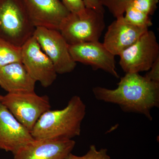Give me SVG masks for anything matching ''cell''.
<instances>
[{
  "label": "cell",
  "mask_w": 159,
  "mask_h": 159,
  "mask_svg": "<svg viewBox=\"0 0 159 159\" xmlns=\"http://www.w3.org/2000/svg\"><path fill=\"white\" fill-rule=\"evenodd\" d=\"M97 100L117 104L125 112L142 114L152 120L151 111L159 105V82L139 73H127L114 89L96 87L93 89Z\"/></svg>",
  "instance_id": "obj_1"
},
{
  "label": "cell",
  "mask_w": 159,
  "mask_h": 159,
  "mask_svg": "<svg viewBox=\"0 0 159 159\" xmlns=\"http://www.w3.org/2000/svg\"><path fill=\"white\" fill-rule=\"evenodd\" d=\"M86 111L80 97L74 96L64 108L44 113L31 130V135L35 140L72 139L78 136Z\"/></svg>",
  "instance_id": "obj_2"
},
{
  "label": "cell",
  "mask_w": 159,
  "mask_h": 159,
  "mask_svg": "<svg viewBox=\"0 0 159 159\" xmlns=\"http://www.w3.org/2000/svg\"><path fill=\"white\" fill-rule=\"evenodd\" d=\"M35 29L23 0H0V38L21 48Z\"/></svg>",
  "instance_id": "obj_3"
},
{
  "label": "cell",
  "mask_w": 159,
  "mask_h": 159,
  "mask_svg": "<svg viewBox=\"0 0 159 159\" xmlns=\"http://www.w3.org/2000/svg\"><path fill=\"white\" fill-rule=\"evenodd\" d=\"M104 15L90 9L84 17L70 13L59 31L69 45L99 41L105 28Z\"/></svg>",
  "instance_id": "obj_4"
},
{
  "label": "cell",
  "mask_w": 159,
  "mask_h": 159,
  "mask_svg": "<svg viewBox=\"0 0 159 159\" xmlns=\"http://www.w3.org/2000/svg\"><path fill=\"white\" fill-rule=\"evenodd\" d=\"M1 102L30 132L41 116L51 108L48 97L39 96L34 91L8 93Z\"/></svg>",
  "instance_id": "obj_5"
},
{
  "label": "cell",
  "mask_w": 159,
  "mask_h": 159,
  "mask_svg": "<svg viewBox=\"0 0 159 159\" xmlns=\"http://www.w3.org/2000/svg\"><path fill=\"white\" fill-rule=\"evenodd\" d=\"M119 56V64L126 74L148 71L159 58V45L154 32L148 30Z\"/></svg>",
  "instance_id": "obj_6"
},
{
  "label": "cell",
  "mask_w": 159,
  "mask_h": 159,
  "mask_svg": "<svg viewBox=\"0 0 159 159\" xmlns=\"http://www.w3.org/2000/svg\"><path fill=\"white\" fill-rule=\"evenodd\" d=\"M33 36L53 63L57 74H67L74 71L77 63L71 57L69 44L59 31L37 27Z\"/></svg>",
  "instance_id": "obj_7"
},
{
  "label": "cell",
  "mask_w": 159,
  "mask_h": 159,
  "mask_svg": "<svg viewBox=\"0 0 159 159\" xmlns=\"http://www.w3.org/2000/svg\"><path fill=\"white\" fill-rule=\"evenodd\" d=\"M21 62L31 77L44 87L52 85L57 78L53 63L33 35L22 46Z\"/></svg>",
  "instance_id": "obj_8"
},
{
  "label": "cell",
  "mask_w": 159,
  "mask_h": 159,
  "mask_svg": "<svg viewBox=\"0 0 159 159\" xmlns=\"http://www.w3.org/2000/svg\"><path fill=\"white\" fill-rule=\"evenodd\" d=\"M69 49L71 57L76 63L90 66L94 70H102L116 78H119L116 56L99 41L69 45Z\"/></svg>",
  "instance_id": "obj_9"
},
{
  "label": "cell",
  "mask_w": 159,
  "mask_h": 159,
  "mask_svg": "<svg viewBox=\"0 0 159 159\" xmlns=\"http://www.w3.org/2000/svg\"><path fill=\"white\" fill-rule=\"evenodd\" d=\"M31 22L35 28L59 31L70 12L60 0H23Z\"/></svg>",
  "instance_id": "obj_10"
},
{
  "label": "cell",
  "mask_w": 159,
  "mask_h": 159,
  "mask_svg": "<svg viewBox=\"0 0 159 159\" xmlns=\"http://www.w3.org/2000/svg\"><path fill=\"white\" fill-rule=\"evenodd\" d=\"M75 144L73 139H34L13 154V159H65Z\"/></svg>",
  "instance_id": "obj_11"
},
{
  "label": "cell",
  "mask_w": 159,
  "mask_h": 159,
  "mask_svg": "<svg viewBox=\"0 0 159 159\" xmlns=\"http://www.w3.org/2000/svg\"><path fill=\"white\" fill-rule=\"evenodd\" d=\"M34 140L31 132L0 102V148L13 154Z\"/></svg>",
  "instance_id": "obj_12"
},
{
  "label": "cell",
  "mask_w": 159,
  "mask_h": 159,
  "mask_svg": "<svg viewBox=\"0 0 159 159\" xmlns=\"http://www.w3.org/2000/svg\"><path fill=\"white\" fill-rule=\"evenodd\" d=\"M148 30L127 22L123 16L116 18L109 26L102 43L111 54L119 56Z\"/></svg>",
  "instance_id": "obj_13"
},
{
  "label": "cell",
  "mask_w": 159,
  "mask_h": 159,
  "mask_svg": "<svg viewBox=\"0 0 159 159\" xmlns=\"http://www.w3.org/2000/svg\"><path fill=\"white\" fill-rule=\"evenodd\" d=\"M36 82L22 62L0 69V86L9 93L34 92Z\"/></svg>",
  "instance_id": "obj_14"
},
{
  "label": "cell",
  "mask_w": 159,
  "mask_h": 159,
  "mask_svg": "<svg viewBox=\"0 0 159 159\" xmlns=\"http://www.w3.org/2000/svg\"><path fill=\"white\" fill-rule=\"evenodd\" d=\"M16 62H21V48L0 38V69Z\"/></svg>",
  "instance_id": "obj_15"
},
{
  "label": "cell",
  "mask_w": 159,
  "mask_h": 159,
  "mask_svg": "<svg viewBox=\"0 0 159 159\" xmlns=\"http://www.w3.org/2000/svg\"><path fill=\"white\" fill-rule=\"evenodd\" d=\"M124 14L125 20L133 25L148 29L152 25L150 16L140 13L130 7L127 8Z\"/></svg>",
  "instance_id": "obj_16"
},
{
  "label": "cell",
  "mask_w": 159,
  "mask_h": 159,
  "mask_svg": "<svg viewBox=\"0 0 159 159\" xmlns=\"http://www.w3.org/2000/svg\"><path fill=\"white\" fill-rule=\"evenodd\" d=\"M133 0H100L101 4L106 7L116 18L123 16L125 10Z\"/></svg>",
  "instance_id": "obj_17"
},
{
  "label": "cell",
  "mask_w": 159,
  "mask_h": 159,
  "mask_svg": "<svg viewBox=\"0 0 159 159\" xmlns=\"http://www.w3.org/2000/svg\"><path fill=\"white\" fill-rule=\"evenodd\" d=\"M159 0H133L128 7L150 16L154 13Z\"/></svg>",
  "instance_id": "obj_18"
},
{
  "label": "cell",
  "mask_w": 159,
  "mask_h": 159,
  "mask_svg": "<svg viewBox=\"0 0 159 159\" xmlns=\"http://www.w3.org/2000/svg\"><path fill=\"white\" fill-rule=\"evenodd\" d=\"M65 159H111L107 154V149L101 148L98 150L95 145H91L88 152L82 156L69 154Z\"/></svg>",
  "instance_id": "obj_19"
},
{
  "label": "cell",
  "mask_w": 159,
  "mask_h": 159,
  "mask_svg": "<svg viewBox=\"0 0 159 159\" xmlns=\"http://www.w3.org/2000/svg\"><path fill=\"white\" fill-rule=\"evenodd\" d=\"M70 13L84 17L87 14L88 9L86 8L83 0H60Z\"/></svg>",
  "instance_id": "obj_20"
},
{
  "label": "cell",
  "mask_w": 159,
  "mask_h": 159,
  "mask_svg": "<svg viewBox=\"0 0 159 159\" xmlns=\"http://www.w3.org/2000/svg\"><path fill=\"white\" fill-rule=\"evenodd\" d=\"M145 77L152 81L159 82V58L155 61Z\"/></svg>",
  "instance_id": "obj_21"
},
{
  "label": "cell",
  "mask_w": 159,
  "mask_h": 159,
  "mask_svg": "<svg viewBox=\"0 0 159 159\" xmlns=\"http://www.w3.org/2000/svg\"><path fill=\"white\" fill-rule=\"evenodd\" d=\"M85 7L93 9L99 12L104 13V7L101 4L100 0H83Z\"/></svg>",
  "instance_id": "obj_22"
},
{
  "label": "cell",
  "mask_w": 159,
  "mask_h": 159,
  "mask_svg": "<svg viewBox=\"0 0 159 159\" xmlns=\"http://www.w3.org/2000/svg\"><path fill=\"white\" fill-rule=\"evenodd\" d=\"M3 96H2V95H0V102L1 101V100H2V98Z\"/></svg>",
  "instance_id": "obj_23"
}]
</instances>
